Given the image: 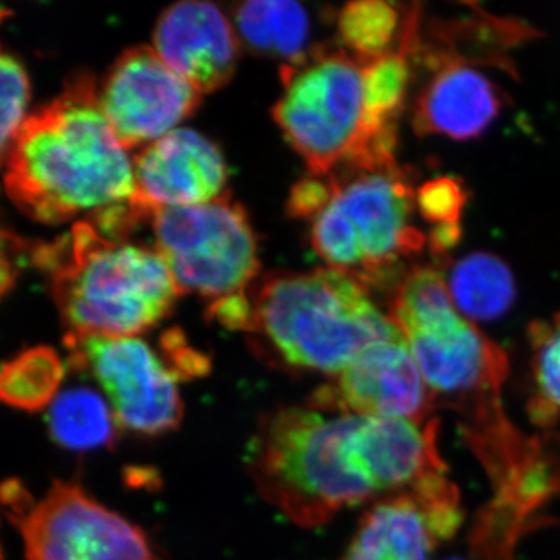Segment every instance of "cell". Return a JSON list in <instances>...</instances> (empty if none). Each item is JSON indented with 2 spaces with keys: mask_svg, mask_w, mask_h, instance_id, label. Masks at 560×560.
<instances>
[{
  "mask_svg": "<svg viewBox=\"0 0 560 560\" xmlns=\"http://www.w3.org/2000/svg\"><path fill=\"white\" fill-rule=\"evenodd\" d=\"M3 173L10 200L46 224L125 205L135 194L132 162L103 114L91 75H77L27 117Z\"/></svg>",
  "mask_w": 560,
  "mask_h": 560,
  "instance_id": "6da1fadb",
  "label": "cell"
},
{
  "mask_svg": "<svg viewBox=\"0 0 560 560\" xmlns=\"http://www.w3.org/2000/svg\"><path fill=\"white\" fill-rule=\"evenodd\" d=\"M389 316L434 405L459 412L464 436L477 455L495 451L518 433L501 407L506 353L460 315L441 271L415 268L397 287Z\"/></svg>",
  "mask_w": 560,
  "mask_h": 560,
  "instance_id": "7a4b0ae2",
  "label": "cell"
},
{
  "mask_svg": "<svg viewBox=\"0 0 560 560\" xmlns=\"http://www.w3.org/2000/svg\"><path fill=\"white\" fill-rule=\"evenodd\" d=\"M33 265L49 278L73 337L135 338L164 319L180 294L156 250L106 237L91 221L36 243Z\"/></svg>",
  "mask_w": 560,
  "mask_h": 560,
  "instance_id": "3957f363",
  "label": "cell"
},
{
  "mask_svg": "<svg viewBox=\"0 0 560 560\" xmlns=\"http://www.w3.org/2000/svg\"><path fill=\"white\" fill-rule=\"evenodd\" d=\"M248 296V331L294 370L337 377L372 346L404 337L363 283L334 268L270 276Z\"/></svg>",
  "mask_w": 560,
  "mask_h": 560,
  "instance_id": "277c9868",
  "label": "cell"
},
{
  "mask_svg": "<svg viewBox=\"0 0 560 560\" xmlns=\"http://www.w3.org/2000/svg\"><path fill=\"white\" fill-rule=\"evenodd\" d=\"M350 415L283 408L261 420L249 470L260 495L296 525H326L338 511L375 499L350 456Z\"/></svg>",
  "mask_w": 560,
  "mask_h": 560,
  "instance_id": "5b68a950",
  "label": "cell"
},
{
  "mask_svg": "<svg viewBox=\"0 0 560 560\" xmlns=\"http://www.w3.org/2000/svg\"><path fill=\"white\" fill-rule=\"evenodd\" d=\"M326 201L312 217V245L329 268L364 287L383 282L422 250L412 223L416 190L396 158L349 162L324 176Z\"/></svg>",
  "mask_w": 560,
  "mask_h": 560,
  "instance_id": "8992f818",
  "label": "cell"
},
{
  "mask_svg": "<svg viewBox=\"0 0 560 560\" xmlns=\"http://www.w3.org/2000/svg\"><path fill=\"white\" fill-rule=\"evenodd\" d=\"M283 94L272 116L316 178L348 162L394 153L396 139L372 131L363 65L345 50L312 49L280 69Z\"/></svg>",
  "mask_w": 560,
  "mask_h": 560,
  "instance_id": "52a82bcc",
  "label": "cell"
},
{
  "mask_svg": "<svg viewBox=\"0 0 560 560\" xmlns=\"http://www.w3.org/2000/svg\"><path fill=\"white\" fill-rule=\"evenodd\" d=\"M153 228L156 253L180 294L224 300L248 291L259 272L248 215L226 195L205 205L158 210Z\"/></svg>",
  "mask_w": 560,
  "mask_h": 560,
  "instance_id": "ba28073f",
  "label": "cell"
},
{
  "mask_svg": "<svg viewBox=\"0 0 560 560\" xmlns=\"http://www.w3.org/2000/svg\"><path fill=\"white\" fill-rule=\"evenodd\" d=\"M66 342L72 364L101 383L121 427L156 436L179 425L178 375L145 341L69 335Z\"/></svg>",
  "mask_w": 560,
  "mask_h": 560,
  "instance_id": "9c48e42d",
  "label": "cell"
},
{
  "mask_svg": "<svg viewBox=\"0 0 560 560\" xmlns=\"http://www.w3.org/2000/svg\"><path fill=\"white\" fill-rule=\"evenodd\" d=\"M21 528L28 560H161L138 526L68 482H55Z\"/></svg>",
  "mask_w": 560,
  "mask_h": 560,
  "instance_id": "30bf717a",
  "label": "cell"
},
{
  "mask_svg": "<svg viewBox=\"0 0 560 560\" xmlns=\"http://www.w3.org/2000/svg\"><path fill=\"white\" fill-rule=\"evenodd\" d=\"M98 102L125 150L153 143L198 108L201 94L153 47L125 50L98 88Z\"/></svg>",
  "mask_w": 560,
  "mask_h": 560,
  "instance_id": "8fae6325",
  "label": "cell"
},
{
  "mask_svg": "<svg viewBox=\"0 0 560 560\" xmlns=\"http://www.w3.org/2000/svg\"><path fill=\"white\" fill-rule=\"evenodd\" d=\"M459 492L447 475L377 501L361 518L342 560H431L458 533Z\"/></svg>",
  "mask_w": 560,
  "mask_h": 560,
  "instance_id": "7c38bea8",
  "label": "cell"
},
{
  "mask_svg": "<svg viewBox=\"0 0 560 560\" xmlns=\"http://www.w3.org/2000/svg\"><path fill=\"white\" fill-rule=\"evenodd\" d=\"M434 401L407 341L381 342L316 390L312 408L363 418L429 422Z\"/></svg>",
  "mask_w": 560,
  "mask_h": 560,
  "instance_id": "4fadbf2b",
  "label": "cell"
},
{
  "mask_svg": "<svg viewBox=\"0 0 560 560\" xmlns=\"http://www.w3.org/2000/svg\"><path fill=\"white\" fill-rule=\"evenodd\" d=\"M132 172L128 206L140 221L158 210L217 200L228 183V165L215 143L186 128L149 143L132 161Z\"/></svg>",
  "mask_w": 560,
  "mask_h": 560,
  "instance_id": "5bb4252c",
  "label": "cell"
},
{
  "mask_svg": "<svg viewBox=\"0 0 560 560\" xmlns=\"http://www.w3.org/2000/svg\"><path fill=\"white\" fill-rule=\"evenodd\" d=\"M153 40L162 60L201 95L223 88L237 68L241 39L213 3H175L158 20Z\"/></svg>",
  "mask_w": 560,
  "mask_h": 560,
  "instance_id": "9a60e30c",
  "label": "cell"
},
{
  "mask_svg": "<svg viewBox=\"0 0 560 560\" xmlns=\"http://www.w3.org/2000/svg\"><path fill=\"white\" fill-rule=\"evenodd\" d=\"M438 429L436 419L418 423L352 415L350 456L375 495L411 490L447 471L438 448Z\"/></svg>",
  "mask_w": 560,
  "mask_h": 560,
  "instance_id": "2e32d148",
  "label": "cell"
},
{
  "mask_svg": "<svg viewBox=\"0 0 560 560\" xmlns=\"http://www.w3.org/2000/svg\"><path fill=\"white\" fill-rule=\"evenodd\" d=\"M501 98L488 77L463 62H444L416 103L412 125L419 136L478 138L499 116Z\"/></svg>",
  "mask_w": 560,
  "mask_h": 560,
  "instance_id": "e0dca14e",
  "label": "cell"
},
{
  "mask_svg": "<svg viewBox=\"0 0 560 560\" xmlns=\"http://www.w3.org/2000/svg\"><path fill=\"white\" fill-rule=\"evenodd\" d=\"M235 31L250 50L283 65L307 57L311 20L304 7L289 0H256L234 11Z\"/></svg>",
  "mask_w": 560,
  "mask_h": 560,
  "instance_id": "ac0fdd59",
  "label": "cell"
},
{
  "mask_svg": "<svg viewBox=\"0 0 560 560\" xmlns=\"http://www.w3.org/2000/svg\"><path fill=\"white\" fill-rule=\"evenodd\" d=\"M445 282L453 304L467 319H499L515 300L514 276L493 254L475 253L456 261Z\"/></svg>",
  "mask_w": 560,
  "mask_h": 560,
  "instance_id": "d6986e66",
  "label": "cell"
},
{
  "mask_svg": "<svg viewBox=\"0 0 560 560\" xmlns=\"http://www.w3.org/2000/svg\"><path fill=\"white\" fill-rule=\"evenodd\" d=\"M117 419L108 404L90 388L65 390L49 412L51 438L69 451L109 447L116 440Z\"/></svg>",
  "mask_w": 560,
  "mask_h": 560,
  "instance_id": "ffe728a7",
  "label": "cell"
},
{
  "mask_svg": "<svg viewBox=\"0 0 560 560\" xmlns=\"http://www.w3.org/2000/svg\"><path fill=\"white\" fill-rule=\"evenodd\" d=\"M65 377L60 355L49 348L24 350L0 366V401L24 411L46 407Z\"/></svg>",
  "mask_w": 560,
  "mask_h": 560,
  "instance_id": "44dd1931",
  "label": "cell"
},
{
  "mask_svg": "<svg viewBox=\"0 0 560 560\" xmlns=\"http://www.w3.org/2000/svg\"><path fill=\"white\" fill-rule=\"evenodd\" d=\"M338 32L352 57L361 65L397 51L394 43L404 40L400 13L393 3L381 0L348 3L338 14Z\"/></svg>",
  "mask_w": 560,
  "mask_h": 560,
  "instance_id": "7402d4cb",
  "label": "cell"
},
{
  "mask_svg": "<svg viewBox=\"0 0 560 560\" xmlns=\"http://www.w3.org/2000/svg\"><path fill=\"white\" fill-rule=\"evenodd\" d=\"M529 340L536 383L529 415L537 425H552L560 412V313L550 320L533 324Z\"/></svg>",
  "mask_w": 560,
  "mask_h": 560,
  "instance_id": "603a6c76",
  "label": "cell"
},
{
  "mask_svg": "<svg viewBox=\"0 0 560 560\" xmlns=\"http://www.w3.org/2000/svg\"><path fill=\"white\" fill-rule=\"evenodd\" d=\"M31 81L21 62L0 50V171L27 120Z\"/></svg>",
  "mask_w": 560,
  "mask_h": 560,
  "instance_id": "cb8c5ba5",
  "label": "cell"
},
{
  "mask_svg": "<svg viewBox=\"0 0 560 560\" xmlns=\"http://www.w3.org/2000/svg\"><path fill=\"white\" fill-rule=\"evenodd\" d=\"M466 205V194L459 180L431 179L416 190V206L420 215L434 226L459 224L460 212Z\"/></svg>",
  "mask_w": 560,
  "mask_h": 560,
  "instance_id": "d4e9b609",
  "label": "cell"
},
{
  "mask_svg": "<svg viewBox=\"0 0 560 560\" xmlns=\"http://www.w3.org/2000/svg\"><path fill=\"white\" fill-rule=\"evenodd\" d=\"M35 245L22 241L0 223V301L16 285L22 270L33 264Z\"/></svg>",
  "mask_w": 560,
  "mask_h": 560,
  "instance_id": "484cf974",
  "label": "cell"
},
{
  "mask_svg": "<svg viewBox=\"0 0 560 560\" xmlns=\"http://www.w3.org/2000/svg\"><path fill=\"white\" fill-rule=\"evenodd\" d=\"M459 224H441L431 232L430 246L436 254L445 253L459 241Z\"/></svg>",
  "mask_w": 560,
  "mask_h": 560,
  "instance_id": "4316f807",
  "label": "cell"
},
{
  "mask_svg": "<svg viewBox=\"0 0 560 560\" xmlns=\"http://www.w3.org/2000/svg\"><path fill=\"white\" fill-rule=\"evenodd\" d=\"M7 14H9V11L0 9V22L3 21V18H5Z\"/></svg>",
  "mask_w": 560,
  "mask_h": 560,
  "instance_id": "83f0119b",
  "label": "cell"
},
{
  "mask_svg": "<svg viewBox=\"0 0 560 560\" xmlns=\"http://www.w3.org/2000/svg\"><path fill=\"white\" fill-rule=\"evenodd\" d=\"M0 558H2V551H0Z\"/></svg>",
  "mask_w": 560,
  "mask_h": 560,
  "instance_id": "f1b7e54d",
  "label": "cell"
},
{
  "mask_svg": "<svg viewBox=\"0 0 560 560\" xmlns=\"http://www.w3.org/2000/svg\"><path fill=\"white\" fill-rule=\"evenodd\" d=\"M451 560H464V559H451Z\"/></svg>",
  "mask_w": 560,
  "mask_h": 560,
  "instance_id": "f546056e",
  "label": "cell"
}]
</instances>
